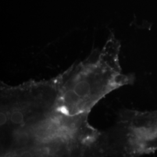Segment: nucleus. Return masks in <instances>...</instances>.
Wrapping results in <instances>:
<instances>
[{
    "label": "nucleus",
    "mask_w": 157,
    "mask_h": 157,
    "mask_svg": "<svg viewBox=\"0 0 157 157\" xmlns=\"http://www.w3.org/2000/svg\"><path fill=\"white\" fill-rule=\"evenodd\" d=\"M11 121L13 124H22L24 121V117L22 113L19 111L12 112L11 115Z\"/></svg>",
    "instance_id": "f257e3e1"
},
{
    "label": "nucleus",
    "mask_w": 157,
    "mask_h": 157,
    "mask_svg": "<svg viewBox=\"0 0 157 157\" xmlns=\"http://www.w3.org/2000/svg\"><path fill=\"white\" fill-rule=\"evenodd\" d=\"M6 120H7L6 116L4 113L1 112V115H0V124H1V126L4 125V124H6Z\"/></svg>",
    "instance_id": "f03ea898"
}]
</instances>
